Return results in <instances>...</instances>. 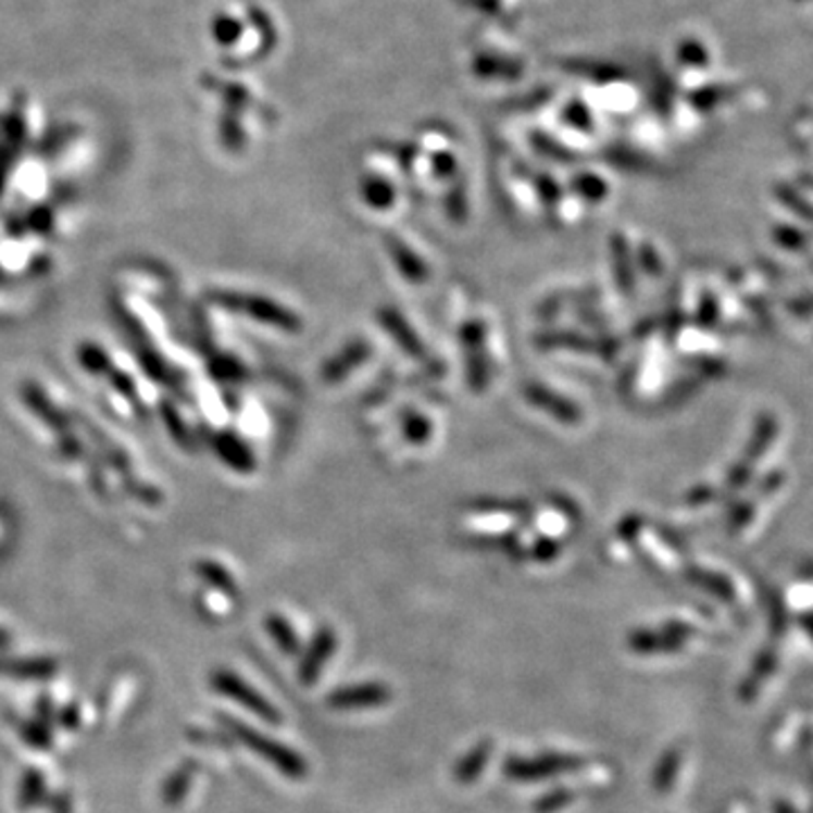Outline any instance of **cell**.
I'll return each mask as SVG.
<instances>
[{
	"label": "cell",
	"instance_id": "603a6c76",
	"mask_svg": "<svg viewBox=\"0 0 813 813\" xmlns=\"http://www.w3.org/2000/svg\"><path fill=\"white\" fill-rule=\"evenodd\" d=\"M113 387L115 389H118L121 393H125L127 398H134L136 396V387H134V383H132V377L129 375H125V373H113Z\"/></svg>",
	"mask_w": 813,
	"mask_h": 813
},
{
	"label": "cell",
	"instance_id": "d4e9b609",
	"mask_svg": "<svg viewBox=\"0 0 813 813\" xmlns=\"http://www.w3.org/2000/svg\"><path fill=\"white\" fill-rule=\"evenodd\" d=\"M637 529H640V520H637V517H628V520H624L622 522V527H620V536L622 538H633L635 534H637Z\"/></svg>",
	"mask_w": 813,
	"mask_h": 813
},
{
	"label": "cell",
	"instance_id": "277c9868",
	"mask_svg": "<svg viewBox=\"0 0 813 813\" xmlns=\"http://www.w3.org/2000/svg\"><path fill=\"white\" fill-rule=\"evenodd\" d=\"M578 766H584V760L572 758V754H542V758L534 760L513 758L504 764V773L515 781H538L551 775L576 771Z\"/></svg>",
	"mask_w": 813,
	"mask_h": 813
},
{
	"label": "cell",
	"instance_id": "484cf974",
	"mask_svg": "<svg viewBox=\"0 0 813 813\" xmlns=\"http://www.w3.org/2000/svg\"><path fill=\"white\" fill-rule=\"evenodd\" d=\"M0 645H8V635H3V630H0Z\"/></svg>",
	"mask_w": 813,
	"mask_h": 813
},
{
	"label": "cell",
	"instance_id": "9a60e30c",
	"mask_svg": "<svg viewBox=\"0 0 813 813\" xmlns=\"http://www.w3.org/2000/svg\"><path fill=\"white\" fill-rule=\"evenodd\" d=\"M404 439L414 446H425L431 439V423L421 414H410L402 423Z\"/></svg>",
	"mask_w": 813,
	"mask_h": 813
},
{
	"label": "cell",
	"instance_id": "9c48e42d",
	"mask_svg": "<svg viewBox=\"0 0 813 813\" xmlns=\"http://www.w3.org/2000/svg\"><path fill=\"white\" fill-rule=\"evenodd\" d=\"M215 685H217L226 696H230V699L240 701L245 708L253 710L258 716H263L265 721H272V723H278V721H280L278 712H276V710H274V708L263 699V696L255 693L251 687H247L240 678L230 676V674H226V672H220V674L215 676Z\"/></svg>",
	"mask_w": 813,
	"mask_h": 813
},
{
	"label": "cell",
	"instance_id": "ba28073f",
	"mask_svg": "<svg viewBox=\"0 0 813 813\" xmlns=\"http://www.w3.org/2000/svg\"><path fill=\"white\" fill-rule=\"evenodd\" d=\"M368 355H371L368 341L353 339L351 343L343 346L335 358L326 362V366L322 368V380L326 385L341 383L348 373H353L358 366H362L368 360Z\"/></svg>",
	"mask_w": 813,
	"mask_h": 813
},
{
	"label": "cell",
	"instance_id": "3957f363",
	"mask_svg": "<svg viewBox=\"0 0 813 813\" xmlns=\"http://www.w3.org/2000/svg\"><path fill=\"white\" fill-rule=\"evenodd\" d=\"M461 346L466 355V377L473 391H484L488 385V360H486V328L481 322H466L461 328Z\"/></svg>",
	"mask_w": 813,
	"mask_h": 813
},
{
	"label": "cell",
	"instance_id": "8fae6325",
	"mask_svg": "<svg viewBox=\"0 0 813 813\" xmlns=\"http://www.w3.org/2000/svg\"><path fill=\"white\" fill-rule=\"evenodd\" d=\"M335 647H337L335 633L330 628L318 630V635L314 637V642H312L308 655L301 662V678H303V683H314L316 680L318 672H322V666L330 660Z\"/></svg>",
	"mask_w": 813,
	"mask_h": 813
},
{
	"label": "cell",
	"instance_id": "7c38bea8",
	"mask_svg": "<svg viewBox=\"0 0 813 813\" xmlns=\"http://www.w3.org/2000/svg\"><path fill=\"white\" fill-rule=\"evenodd\" d=\"M610 253H613V270H615V280L624 295L633 292V260H630V249L628 242L622 234H613L610 238Z\"/></svg>",
	"mask_w": 813,
	"mask_h": 813
},
{
	"label": "cell",
	"instance_id": "5bb4252c",
	"mask_svg": "<svg viewBox=\"0 0 813 813\" xmlns=\"http://www.w3.org/2000/svg\"><path fill=\"white\" fill-rule=\"evenodd\" d=\"M490 750H492L490 741H484V743H479L473 752H468L466 758H463V760L456 764V768H454L456 779L463 781V784L475 781L477 775L484 771V766H486V762H488Z\"/></svg>",
	"mask_w": 813,
	"mask_h": 813
},
{
	"label": "cell",
	"instance_id": "5b68a950",
	"mask_svg": "<svg viewBox=\"0 0 813 813\" xmlns=\"http://www.w3.org/2000/svg\"><path fill=\"white\" fill-rule=\"evenodd\" d=\"M391 691L383 683H366V685H353L343 687L330 693V708L335 710H368V708H380L389 703Z\"/></svg>",
	"mask_w": 813,
	"mask_h": 813
},
{
	"label": "cell",
	"instance_id": "cb8c5ba5",
	"mask_svg": "<svg viewBox=\"0 0 813 813\" xmlns=\"http://www.w3.org/2000/svg\"><path fill=\"white\" fill-rule=\"evenodd\" d=\"M640 260H642V265H645L647 274H658V272H660V265H658V258H655V251H653V249L645 247L642 253H640Z\"/></svg>",
	"mask_w": 813,
	"mask_h": 813
},
{
	"label": "cell",
	"instance_id": "30bf717a",
	"mask_svg": "<svg viewBox=\"0 0 813 813\" xmlns=\"http://www.w3.org/2000/svg\"><path fill=\"white\" fill-rule=\"evenodd\" d=\"M385 247L404 280L421 285L429 278V270L425 265V260L418 253H414L412 247H406L398 236H385Z\"/></svg>",
	"mask_w": 813,
	"mask_h": 813
},
{
	"label": "cell",
	"instance_id": "d6986e66",
	"mask_svg": "<svg viewBox=\"0 0 813 813\" xmlns=\"http://www.w3.org/2000/svg\"><path fill=\"white\" fill-rule=\"evenodd\" d=\"M572 791L570 789H556V791H551L549 796H545L542 800H538L536 802V813H554V811H559L561 806H565L567 802H572Z\"/></svg>",
	"mask_w": 813,
	"mask_h": 813
},
{
	"label": "cell",
	"instance_id": "ffe728a7",
	"mask_svg": "<svg viewBox=\"0 0 813 813\" xmlns=\"http://www.w3.org/2000/svg\"><path fill=\"white\" fill-rule=\"evenodd\" d=\"M473 509L477 511H486V513H527V506L522 502H504V500H479L473 504Z\"/></svg>",
	"mask_w": 813,
	"mask_h": 813
},
{
	"label": "cell",
	"instance_id": "6da1fadb",
	"mask_svg": "<svg viewBox=\"0 0 813 813\" xmlns=\"http://www.w3.org/2000/svg\"><path fill=\"white\" fill-rule=\"evenodd\" d=\"M209 299L213 303H217L220 308L228 310V312L247 314V316L255 318V322L274 326L283 333H301L303 330L299 314H295L292 310H287L280 303L270 301L265 297H251V295H238V292H215Z\"/></svg>",
	"mask_w": 813,
	"mask_h": 813
},
{
	"label": "cell",
	"instance_id": "7402d4cb",
	"mask_svg": "<svg viewBox=\"0 0 813 813\" xmlns=\"http://www.w3.org/2000/svg\"><path fill=\"white\" fill-rule=\"evenodd\" d=\"M561 551V547L554 542V540H540L536 547H534V556L540 561V563H547L554 559Z\"/></svg>",
	"mask_w": 813,
	"mask_h": 813
},
{
	"label": "cell",
	"instance_id": "8992f818",
	"mask_svg": "<svg viewBox=\"0 0 813 813\" xmlns=\"http://www.w3.org/2000/svg\"><path fill=\"white\" fill-rule=\"evenodd\" d=\"M525 398H527V402H531L536 406V410L549 414L551 418L563 423V425H578L580 418H584V416H580V410L572 400L554 393V391L538 385V383H527L525 385Z\"/></svg>",
	"mask_w": 813,
	"mask_h": 813
},
{
	"label": "cell",
	"instance_id": "44dd1931",
	"mask_svg": "<svg viewBox=\"0 0 813 813\" xmlns=\"http://www.w3.org/2000/svg\"><path fill=\"white\" fill-rule=\"evenodd\" d=\"M79 355H82V364L86 368H89V371L98 373L102 368H109V360L104 358V353L100 351V348H96V346H84L82 351H79Z\"/></svg>",
	"mask_w": 813,
	"mask_h": 813
},
{
	"label": "cell",
	"instance_id": "7a4b0ae2",
	"mask_svg": "<svg viewBox=\"0 0 813 813\" xmlns=\"http://www.w3.org/2000/svg\"><path fill=\"white\" fill-rule=\"evenodd\" d=\"M226 723L230 725V730H234V733H236V735H238V737H240L249 748H253L258 754H263V758H265L267 762H272V764H274L278 771H283L285 775L295 777V779H301V777L305 775L308 766H305V762L299 758L297 752H292L289 748L276 743L274 739H267V737H263L260 733L247 728V725H242L240 721H230V718H226Z\"/></svg>",
	"mask_w": 813,
	"mask_h": 813
},
{
	"label": "cell",
	"instance_id": "2e32d148",
	"mask_svg": "<svg viewBox=\"0 0 813 813\" xmlns=\"http://www.w3.org/2000/svg\"><path fill=\"white\" fill-rule=\"evenodd\" d=\"M267 628L270 633L274 635V640L278 642V647L285 651V653H297L299 651V640L295 630L289 628V624L280 617H270L267 620Z\"/></svg>",
	"mask_w": 813,
	"mask_h": 813
},
{
	"label": "cell",
	"instance_id": "52a82bcc",
	"mask_svg": "<svg viewBox=\"0 0 813 813\" xmlns=\"http://www.w3.org/2000/svg\"><path fill=\"white\" fill-rule=\"evenodd\" d=\"M377 322L383 324V328L396 339V343L402 348L406 355L425 358L423 339L418 337V333L410 326V322H406V318L398 310H393L391 305L380 308V310H377Z\"/></svg>",
	"mask_w": 813,
	"mask_h": 813
},
{
	"label": "cell",
	"instance_id": "ac0fdd59",
	"mask_svg": "<svg viewBox=\"0 0 813 813\" xmlns=\"http://www.w3.org/2000/svg\"><path fill=\"white\" fill-rule=\"evenodd\" d=\"M197 572H201L203 576H207L209 580H211V584H215L217 588H222L224 592H228V595H238V586L234 584V578H230L220 565H213V563H199L197 565Z\"/></svg>",
	"mask_w": 813,
	"mask_h": 813
},
{
	"label": "cell",
	"instance_id": "4fadbf2b",
	"mask_svg": "<svg viewBox=\"0 0 813 813\" xmlns=\"http://www.w3.org/2000/svg\"><path fill=\"white\" fill-rule=\"evenodd\" d=\"M215 446H217L222 459L228 463V466H234L238 473H251V468H255V461H253L249 448L240 439L230 437L228 431H224L222 437H217Z\"/></svg>",
	"mask_w": 813,
	"mask_h": 813
},
{
	"label": "cell",
	"instance_id": "e0dca14e",
	"mask_svg": "<svg viewBox=\"0 0 813 813\" xmlns=\"http://www.w3.org/2000/svg\"><path fill=\"white\" fill-rule=\"evenodd\" d=\"M364 197H366V203H368V207L380 209V211L389 209L391 203H393V190H391L387 184L377 182V179H373L371 184L364 186Z\"/></svg>",
	"mask_w": 813,
	"mask_h": 813
}]
</instances>
